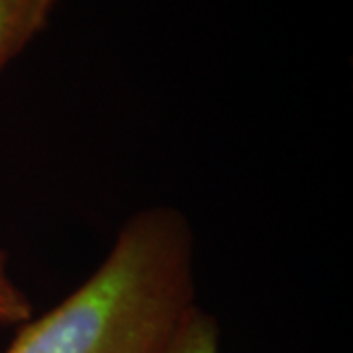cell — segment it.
<instances>
[{
    "mask_svg": "<svg viewBox=\"0 0 353 353\" xmlns=\"http://www.w3.org/2000/svg\"><path fill=\"white\" fill-rule=\"evenodd\" d=\"M34 316V308L8 267V255L0 250V328H18Z\"/></svg>",
    "mask_w": 353,
    "mask_h": 353,
    "instance_id": "obj_4",
    "label": "cell"
},
{
    "mask_svg": "<svg viewBox=\"0 0 353 353\" xmlns=\"http://www.w3.org/2000/svg\"><path fill=\"white\" fill-rule=\"evenodd\" d=\"M159 353H222L218 322L196 304Z\"/></svg>",
    "mask_w": 353,
    "mask_h": 353,
    "instance_id": "obj_3",
    "label": "cell"
},
{
    "mask_svg": "<svg viewBox=\"0 0 353 353\" xmlns=\"http://www.w3.org/2000/svg\"><path fill=\"white\" fill-rule=\"evenodd\" d=\"M59 0H0V73L50 26Z\"/></svg>",
    "mask_w": 353,
    "mask_h": 353,
    "instance_id": "obj_2",
    "label": "cell"
},
{
    "mask_svg": "<svg viewBox=\"0 0 353 353\" xmlns=\"http://www.w3.org/2000/svg\"><path fill=\"white\" fill-rule=\"evenodd\" d=\"M196 306L187 216L153 204L128 218L79 287L18 326L2 353H159Z\"/></svg>",
    "mask_w": 353,
    "mask_h": 353,
    "instance_id": "obj_1",
    "label": "cell"
}]
</instances>
